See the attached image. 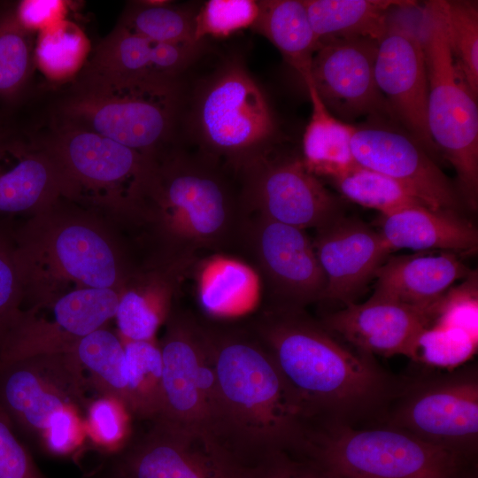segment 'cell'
Here are the masks:
<instances>
[{
    "instance_id": "obj_8",
    "label": "cell",
    "mask_w": 478,
    "mask_h": 478,
    "mask_svg": "<svg viewBox=\"0 0 478 478\" xmlns=\"http://www.w3.org/2000/svg\"><path fill=\"white\" fill-rule=\"evenodd\" d=\"M180 127L200 153L241 175L274 149L276 124L266 96L238 59L221 64L196 88Z\"/></svg>"
},
{
    "instance_id": "obj_11",
    "label": "cell",
    "mask_w": 478,
    "mask_h": 478,
    "mask_svg": "<svg viewBox=\"0 0 478 478\" xmlns=\"http://www.w3.org/2000/svg\"><path fill=\"white\" fill-rule=\"evenodd\" d=\"M164 325L158 343L163 365V409L158 418L207 435L218 443L220 397L203 322L174 307Z\"/></svg>"
},
{
    "instance_id": "obj_10",
    "label": "cell",
    "mask_w": 478,
    "mask_h": 478,
    "mask_svg": "<svg viewBox=\"0 0 478 478\" xmlns=\"http://www.w3.org/2000/svg\"><path fill=\"white\" fill-rule=\"evenodd\" d=\"M379 425L477 457V366L406 377Z\"/></svg>"
},
{
    "instance_id": "obj_21",
    "label": "cell",
    "mask_w": 478,
    "mask_h": 478,
    "mask_svg": "<svg viewBox=\"0 0 478 478\" xmlns=\"http://www.w3.org/2000/svg\"><path fill=\"white\" fill-rule=\"evenodd\" d=\"M313 247L325 274L322 301L355 303L390 251L379 232L343 215L316 229Z\"/></svg>"
},
{
    "instance_id": "obj_20",
    "label": "cell",
    "mask_w": 478,
    "mask_h": 478,
    "mask_svg": "<svg viewBox=\"0 0 478 478\" xmlns=\"http://www.w3.org/2000/svg\"><path fill=\"white\" fill-rule=\"evenodd\" d=\"M66 198L62 171L35 131L12 123L0 136V220L33 216Z\"/></svg>"
},
{
    "instance_id": "obj_27",
    "label": "cell",
    "mask_w": 478,
    "mask_h": 478,
    "mask_svg": "<svg viewBox=\"0 0 478 478\" xmlns=\"http://www.w3.org/2000/svg\"><path fill=\"white\" fill-rule=\"evenodd\" d=\"M317 40L371 38L385 34L393 9L416 5L412 0H304Z\"/></svg>"
},
{
    "instance_id": "obj_4",
    "label": "cell",
    "mask_w": 478,
    "mask_h": 478,
    "mask_svg": "<svg viewBox=\"0 0 478 478\" xmlns=\"http://www.w3.org/2000/svg\"><path fill=\"white\" fill-rule=\"evenodd\" d=\"M118 229L66 198L16 220L15 235L26 281V307L81 288L122 290L136 268Z\"/></svg>"
},
{
    "instance_id": "obj_28",
    "label": "cell",
    "mask_w": 478,
    "mask_h": 478,
    "mask_svg": "<svg viewBox=\"0 0 478 478\" xmlns=\"http://www.w3.org/2000/svg\"><path fill=\"white\" fill-rule=\"evenodd\" d=\"M311 100L312 112L303 135L302 160L317 177L329 180L358 165L351 148L353 125L340 120L328 110L313 85L304 79Z\"/></svg>"
},
{
    "instance_id": "obj_12",
    "label": "cell",
    "mask_w": 478,
    "mask_h": 478,
    "mask_svg": "<svg viewBox=\"0 0 478 478\" xmlns=\"http://www.w3.org/2000/svg\"><path fill=\"white\" fill-rule=\"evenodd\" d=\"M237 246L259 275L266 305L305 308L323 300L326 276L304 229L248 214Z\"/></svg>"
},
{
    "instance_id": "obj_14",
    "label": "cell",
    "mask_w": 478,
    "mask_h": 478,
    "mask_svg": "<svg viewBox=\"0 0 478 478\" xmlns=\"http://www.w3.org/2000/svg\"><path fill=\"white\" fill-rule=\"evenodd\" d=\"M120 294L112 289L81 288L25 308L0 348V368L34 356L69 352L114 319Z\"/></svg>"
},
{
    "instance_id": "obj_35",
    "label": "cell",
    "mask_w": 478,
    "mask_h": 478,
    "mask_svg": "<svg viewBox=\"0 0 478 478\" xmlns=\"http://www.w3.org/2000/svg\"><path fill=\"white\" fill-rule=\"evenodd\" d=\"M153 43L116 25L93 49L85 66L116 78L158 76L151 66Z\"/></svg>"
},
{
    "instance_id": "obj_33",
    "label": "cell",
    "mask_w": 478,
    "mask_h": 478,
    "mask_svg": "<svg viewBox=\"0 0 478 478\" xmlns=\"http://www.w3.org/2000/svg\"><path fill=\"white\" fill-rule=\"evenodd\" d=\"M127 407L141 420L158 419L163 409V365L156 341H125Z\"/></svg>"
},
{
    "instance_id": "obj_29",
    "label": "cell",
    "mask_w": 478,
    "mask_h": 478,
    "mask_svg": "<svg viewBox=\"0 0 478 478\" xmlns=\"http://www.w3.org/2000/svg\"><path fill=\"white\" fill-rule=\"evenodd\" d=\"M34 34L15 13V3L0 2V110L12 116L32 93Z\"/></svg>"
},
{
    "instance_id": "obj_24",
    "label": "cell",
    "mask_w": 478,
    "mask_h": 478,
    "mask_svg": "<svg viewBox=\"0 0 478 478\" xmlns=\"http://www.w3.org/2000/svg\"><path fill=\"white\" fill-rule=\"evenodd\" d=\"M457 253L443 251L389 256L374 274V296L435 311L458 280L471 274Z\"/></svg>"
},
{
    "instance_id": "obj_3",
    "label": "cell",
    "mask_w": 478,
    "mask_h": 478,
    "mask_svg": "<svg viewBox=\"0 0 478 478\" xmlns=\"http://www.w3.org/2000/svg\"><path fill=\"white\" fill-rule=\"evenodd\" d=\"M239 176L174 144L153 160L143 227L163 260L196 262L203 251L238 245L247 218Z\"/></svg>"
},
{
    "instance_id": "obj_43",
    "label": "cell",
    "mask_w": 478,
    "mask_h": 478,
    "mask_svg": "<svg viewBox=\"0 0 478 478\" xmlns=\"http://www.w3.org/2000/svg\"><path fill=\"white\" fill-rule=\"evenodd\" d=\"M477 279L472 273L466 281L445 294L431 325L459 328L477 337Z\"/></svg>"
},
{
    "instance_id": "obj_40",
    "label": "cell",
    "mask_w": 478,
    "mask_h": 478,
    "mask_svg": "<svg viewBox=\"0 0 478 478\" xmlns=\"http://www.w3.org/2000/svg\"><path fill=\"white\" fill-rule=\"evenodd\" d=\"M86 413L87 435L96 447L113 453L127 447L132 415L121 401L109 396H97L88 403Z\"/></svg>"
},
{
    "instance_id": "obj_23",
    "label": "cell",
    "mask_w": 478,
    "mask_h": 478,
    "mask_svg": "<svg viewBox=\"0 0 478 478\" xmlns=\"http://www.w3.org/2000/svg\"><path fill=\"white\" fill-rule=\"evenodd\" d=\"M193 265L148 258L136 266L119 297L114 319L125 341H154L173 310L181 285Z\"/></svg>"
},
{
    "instance_id": "obj_25",
    "label": "cell",
    "mask_w": 478,
    "mask_h": 478,
    "mask_svg": "<svg viewBox=\"0 0 478 478\" xmlns=\"http://www.w3.org/2000/svg\"><path fill=\"white\" fill-rule=\"evenodd\" d=\"M378 232L392 252L401 249L417 251L473 252L478 245L475 226L459 212L413 205L381 214Z\"/></svg>"
},
{
    "instance_id": "obj_13",
    "label": "cell",
    "mask_w": 478,
    "mask_h": 478,
    "mask_svg": "<svg viewBox=\"0 0 478 478\" xmlns=\"http://www.w3.org/2000/svg\"><path fill=\"white\" fill-rule=\"evenodd\" d=\"M239 177L248 214L304 230L317 229L343 215L341 199L300 158L273 150Z\"/></svg>"
},
{
    "instance_id": "obj_22",
    "label": "cell",
    "mask_w": 478,
    "mask_h": 478,
    "mask_svg": "<svg viewBox=\"0 0 478 478\" xmlns=\"http://www.w3.org/2000/svg\"><path fill=\"white\" fill-rule=\"evenodd\" d=\"M432 320L428 312L372 295L362 304L351 303L326 313L320 321L360 352L408 357L415 339Z\"/></svg>"
},
{
    "instance_id": "obj_1",
    "label": "cell",
    "mask_w": 478,
    "mask_h": 478,
    "mask_svg": "<svg viewBox=\"0 0 478 478\" xmlns=\"http://www.w3.org/2000/svg\"><path fill=\"white\" fill-rule=\"evenodd\" d=\"M311 421L379 425L406 377L332 335L305 308L265 305L247 323Z\"/></svg>"
},
{
    "instance_id": "obj_26",
    "label": "cell",
    "mask_w": 478,
    "mask_h": 478,
    "mask_svg": "<svg viewBox=\"0 0 478 478\" xmlns=\"http://www.w3.org/2000/svg\"><path fill=\"white\" fill-rule=\"evenodd\" d=\"M192 270L198 305L209 320H231L260 304L261 280L244 259L213 253L197 261Z\"/></svg>"
},
{
    "instance_id": "obj_19",
    "label": "cell",
    "mask_w": 478,
    "mask_h": 478,
    "mask_svg": "<svg viewBox=\"0 0 478 478\" xmlns=\"http://www.w3.org/2000/svg\"><path fill=\"white\" fill-rule=\"evenodd\" d=\"M374 78L396 121L433 159L437 157L428 127V82L420 37L389 24L378 42Z\"/></svg>"
},
{
    "instance_id": "obj_2",
    "label": "cell",
    "mask_w": 478,
    "mask_h": 478,
    "mask_svg": "<svg viewBox=\"0 0 478 478\" xmlns=\"http://www.w3.org/2000/svg\"><path fill=\"white\" fill-rule=\"evenodd\" d=\"M202 322L220 397L219 444L240 466L297 449L310 420L262 343L247 324Z\"/></svg>"
},
{
    "instance_id": "obj_6",
    "label": "cell",
    "mask_w": 478,
    "mask_h": 478,
    "mask_svg": "<svg viewBox=\"0 0 478 478\" xmlns=\"http://www.w3.org/2000/svg\"><path fill=\"white\" fill-rule=\"evenodd\" d=\"M35 132L62 171L66 199L96 212L117 229L143 227L153 159L52 115Z\"/></svg>"
},
{
    "instance_id": "obj_37",
    "label": "cell",
    "mask_w": 478,
    "mask_h": 478,
    "mask_svg": "<svg viewBox=\"0 0 478 478\" xmlns=\"http://www.w3.org/2000/svg\"><path fill=\"white\" fill-rule=\"evenodd\" d=\"M330 181L343 197L381 214L426 205L395 180L358 164Z\"/></svg>"
},
{
    "instance_id": "obj_45",
    "label": "cell",
    "mask_w": 478,
    "mask_h": 478,
    "mask_svg": "<svg viewBox=\"0 0 478 478\" xmlns=\"http://www.w3.org/2000/svg\"><path fill=\"white\" fill-rule=\"evenodd\" d=\"M15 428L0 406V478H47L17 437Z\"/></svg>"
},
{
    "instance_id": "obj_39",
    "label": "cell",
    "mask_w": 478,
    "mask_h": 478,
    "mask_svg": "<svg viewBox=\"0 0 478 478\" xmlns=\"http://www.w3.org/2000/svg\"><path fill=\"white\" fill-rule=\"evenodd\" d=\"M476 349L477 337L466 331L430 325L417 336L408 358L429 367L449 371L465 365Z\"/></svg>"
},
{
    "instance_id": "obj_17",
    "label": "cell",
    "mask_w": 478,
    "mask_h": 478,
    "mask_svg": "<svg viewBox=\"0 0 478 478\" xmlns=\"http://www.w3.org/2000/svg\"><path fill=\"white\" fill-rule=\"evenodd\" d=\"M377 48V41L365 37L320 41L303 80L312 82L328 110L339 118L396 120L376 85Z\"/></svg>"
},
{
    "instance_id": "obj_31",
    "label": "cell",
    "mask_w": 478,
    "mask_h": 478,
    "mask_svg": "<svg viewBox=\"0 0 478 478\" xmlns=\"http://www.w3.org/2000/svg\"><path fill=\"white\" fill-rule=\"evenodd\" d=\"M69 352L80 366L89 389L127 406L125 349L119 335L102 327L81 338Z\"/></svg>"
},
{
    "instance_id": "obj_15",
    "label": "cell",
    "mask_w": 478,
    "mask_h": 478,
    "mask_svg": "<svg viewBox=\"0 0 478 478\" xmlns=\"http://www.w3.org/2000/svg\"><path fill=\"white\" fill-rule=\"evenodd\" d=\"M89 389L70 352L34 356L0 368V406L15 428L31 436H40L57 412L86 408Z\"/></svg>"
},
{
    "instance_id": "obj_46",
    "label": "cell",
    "mask_w": 478,
    "mask_h": 478,
    "mask_svg": "<svg viewBox=\"0 0 478 478\" xmlns=\"http://www.w3.org/2000/svg\"><path fill=\"white\" fill-rule=\"evenodd\" d=\"M70 4L63 0H23L15 3L20 25L32 34L67 19Z\"/></svg>"
},
{
    "instance_id": "obj_47",
    "label": "cell",
    "mask_w": 478,
    "mask_h": 478,
    "mask_svg": "<svg viewBox=\"0 0 478 478\" xmlns=\"http://www.w3.org/2000/svg\"><path fill=\"white\" fill-rule=\"evenodd\" d=\"M11 117L0 110V136L11 127L12 123Z\"/></svg>"
},
{
    "instance_id": "obj_9",
    "label": "cell",
    "mask_w": 478,
    "mask_h": 478,
    "mask_svg": "<svg viewBox=\"0 0 478 478\" xmlns=\"http://www.w3.org/2000/svg\"><path fill=\"white\" fill-rule=\"evenodd\" d=\"M428 82V127L439 152L453 166L465 203L478 205V106L451 57L436 0L422 10Z\"/></svg>"
},
{
    "instance_id": "obj_48",
    "label": "cell",
    "mask_w": 478,
    "mask_h": 478,
    "mask_svg": "<svg viewBox=\"0 0 478 478\" xmlns=\"http://www.w3.org/2000/svg\"><path fill=\"white\" fill-rule=\"evenodd\" d=\"M116 478H119V477L116 476Z\"/></svg>"
},
{
    "instance_id": "obj_38",
    "label": "cell",
    "mask_w": 478,
    "mask_h": 478,
    "mask_svg": "<svg viewBox=\"0 0 478 478\" xmlns=\"http://www.w3.org/2000/svg\"><path fill=\"white\" fill-rule=\"evenodd\" d=\"M16 220H0V348L24 310L26 281L15 235Z\"/></svg>"
},
{
    "instance_id": "obj_42",
    "label": "cell",
    "mask_w": 478,
    "mask_h": 478,
    "mask_svg": "<svg viewBox=\"0 0 478 478\" xmlns=\"http://www.w3.org/2000/svg\"><path fill=\"white\" fill-rule=\"evenodd\" d=\"M236 478L332 477L311 457L292 449L271 452L252 464H236Z\"/></svg>"
},
{
    "instance_id": "obj_34",
    "label": "cell",
    "mask_w": 478,
    "mask_h": 478,
    "mask_svg": "<svg viewBox=\"0 0 478 478\" xmlns=\"http://www.w3.org/2000/svg\"><path fill=\"white\" fill-rule=\"evenodd\" d=\"M196 13L168 1H133L126 4L116 25L154 42L197 41Z\"/></svg>"
},
{
    "instance_id": "obj_16",
    "label": "cell",
    "mask_w": 478,
    "mask_h": 478,
    "mask_svg": "<svg viewBox=\"0 0 478 478\" xmlns=\"http://www.w3.org/2000/svg\"><path fill=\"white\" fill-rule=\"evenodd\" d=\"M351 148L359 166L395 180L427 206L459 212V197L449 179L396 120L372 117L353 126Z\"/></svg>"
},
{
    "instance_id": "obj_44",
    "label": "cell",
    "mask_w": 478,
    "mask_h": 478,
    "mask_svg": "<svg viewBox=\"0 0 478 478\" xmlns=\"http://www.w3.org/2000/svg\"><path fill=\"white\" fill-rule=\"evenodd\" d=\"M80 407L67 406L50 419L40 436L46 451L56 456L69 455L79 448L87 435Z\"/></svg>"
},
{
    "instance_id": "obj_30",
    "label": "cell",
    "mask_w": 478,
    "mask_h": 478,
    "mask_svg": "<svg viewBox=\"0 0 478 478\" xmlns=\"http://www.w3.org/2000/svg\"><path fill=\"white\" fill-rule=\"evenodd\" d=\"M252 29L269 40L303 78L317 46L304 0L259 1Z\"/></svg>"
},
{
    "instance_id": "obj_18",
    "label": "cell",
    "mask_w": 478,
    "mask_h": 478,
    "mask_svg": "<svg viewBox=\"0 0 478 478\" xmlns=\"http://www.w3.org/2000/svg\"><path fill=\"white\" fill-rule=\"evenodd\" d=\"M126 447L119 478H236V463L212 438L163 419Z\"/></svg>"
},
{
    "instance_id": "obj_36",
    "label": "cell",
    "mask_w": 478,
    "mask_h": 478,
    "mask_svg": "<svg viewBox=\"0 0 478 478\" xmlns=\"http://www.w3.org/2000/svg\"><path fill=\"white\" fill-rule=\"evenodd\" d=\"M454 65L478 96V4L476 1L436 0Z\"/></svg>"
},
{
    "instance_id": "obj_5",
    "label": "cell",
    "mask_w": 478,
    "mask_h": 478,
    "mask_svg": "<svg viewBox=\"0 0 478 478\" xmlns=\"http://www.w3.org/2000/svg\"><path fill=\"white\" fill-rule=\"evenodd\" d=\"M65 86L50 115L151 159L177 143L185 95L181 79L116 78L84 66Z\"/></svg>"
},
{
    "instance_id": "obj_7",
    "label": "cell",
    "mask_w": 478,
    "mask_h": 478,
    "mask_svg": "<svg viewBox=\"0 0 478 478\" xmlns=\"http://www.w3.org/2000/svg\"><path fill=\"white\" fill-rule=\"evenodd\" d=\"M298 449L332 478H478L477 457L382 425L312 421Z\"/></svg>"
},
{
    "instance_id": "obj_32",
    "label": "cell",
    "mask_w": 478,
    "mask_h": 478,
    "mask_svg": "<svg viewBox=\"0 0 478 478\" xmlns=\"http://www.w3.org/2000/svg\"><path fill=\"white\" fill-rule=\"evenodd\" d=\"M90 53L91 45L85 32L66 19L38 33L35 64L50 83L62 87L78 76Z\"/></svg>"
},
{
    "instance_id": "obj_41",
    "label": "cell",
    "mask_w": 478,
    "mask_h": 478,
    "mask_svg": "<svg viewBox=\"0 0 478 478\" xmlns=\"http://www.w3.org/2000/svg\"><path fill=\"white\" fill-rule=\"evenodd\" d=\"M260 11L259 1L209 0L197 11L195 37L225 38L246 28H252Z\"/></svg>"
}]
</instances>
